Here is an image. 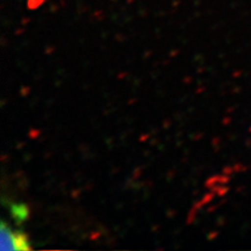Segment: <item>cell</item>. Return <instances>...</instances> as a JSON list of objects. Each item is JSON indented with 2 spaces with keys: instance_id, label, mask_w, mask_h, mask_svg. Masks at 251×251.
I'll return each instance as SVG.
<instances>
[{
  "instance_id": "6da1fadb",
  "label": "cell",
  "mask_w": 251,
  "mask_h": 251,
  "mask_svg": "<svg viewBox=\"0 0 251 251\" xmlns=\"http://www.w3.org/2000/svg\"><path fill=\"white\" fill-rule=\"evenodd\" d=\"M0 242H1V250L4 251L30 249L26 234L14 230L4 221L0 225Z\"/></svg>"
},
{
  "instance_id": "7a4b0ae2",
  "label": "cell",
  "mask_w": 251,
  "mask_h": 251,
  "mask_svg": "<svg viewBox=\"0 0 251 251\" xmlns=\"http://www.w3.org/2000/svg\"><path fill=\"white\" fill-rule=\"evenodd\" d=\"M9 211L17 224H23L28 219V208L25 203H13L9 207Z\"/></svg>"
}]
</instances>
